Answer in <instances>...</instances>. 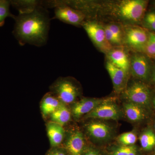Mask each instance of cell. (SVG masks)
I'll return each mask as SVG.
<instances>
[{
	"instance_id": "cell-28",
	"label": "cell",
	"mask_w": 155,
	"mask_h": 155,
	"mask_svg": "<svg viewBox=\"0 0 155 155\" xmlns=\"http://www.w3.org/2000/svg\"><path fill=\"white\" fill-rule=\"evenodd\" d=\"M84 155H102L97 150L92 148H89L84 152Z\"/></svg>"
},
{
	"instance_id": "cell-31",
	"label": "cell",
	"mask_w": 155,
	"mask_h": 155,
	"mask_svg": "<svg viewBox=\"0 0 155 155\" xmlns=\"http://www.w3.org/2000/svg\"><path fill=\"white\" fill-rule=\"evenodd\" d=\"M153 104L154 107L155 108V97H154L153 100Z\"/></svg>"
},
{
	"instance_id": "cell-7",
	"label": "cell",
	"mask_w": 155,
	"mask_h": 155,
	"mask_svg": "<svg viewBox=\"0 0 155 155\" xmlns=\"http://www.w3.org/2000/svg\"><path fill=\"white\" fill-rule=\"evenodd\" d=\"M148 39V33L138 26H129L125 28L124 40L130 48L138 51H144Z\"/></svg>"
},
{
	"instance_id": "cell-22",
	"label": "cell",
	"mask_w": 155,
	"mask_h": 155,
	"mask_svg": "<svg viewBox=\"0 0 155 155\" xmlns=\"http://www.w3.org/2000/svg\"><path fill=\"white\" fill-rule=\"evenodd\" d=\"M118 140L122 146L134 145L137 140V136L134 132H125L119 136Z\"/></svg>"
},
{
	"instance_id": "cell-18",
	"label": "cell",
	"mask_w": 155,
	"mask_h": 155,
	"mask_svg": "<svg viewBox=\"0 0 155 155\" xmlns=\"http://www.w3.org/2000/svg\"><path fill=\"white\" fill-rule=\"evenodd\" d=\"M61 101L58 97L48 94L44 98L41 104V110L45 116L51 115L56 110Z\"/></svg>"
},
{
	"instance_id": "cell-13",
	"label": "cell",
	"mask_w": 155,
	"mask_h": 155,
	"mask_svg": "<svg viewBox=\"0 0 155 155\" xmlns=\"http://www.w3.org/2000/svg\"><path fill=\"white\" fill-rule=\"evenodd\" d=\"M108 61L120 68L128 75L130 72V59L122 49H112L107 54Z\"/></svg>"
},
{
	"instance_id": "cell-16",
	"label": "cell",
	"mask_w": 155,
	"mask_h": 155,
	"mask_svg": "<svg viewBox=\"0 0 155 155\" xmlns=\"http://www.w3.org/2000/svg\"><path fill=\"white\" fill-rule=\"evenodd\" d=\"M47 130L51 145L57 147L61 144L64 136V130L63 126L52 122L48 123Z\"/></svg>"
},
{
	"instance_id": "cell-20",
	"label": "cell",
	"mask_w": 155,
	"mask_h": 155,
	"mask_svg": "<svg viewBox=\"0 0 155 155\" xmlns=\"http://www.w3.org/2000/svg\"><path fill=\"white\" fill-rule=\"evenodd\" d=\"M140 142L142 148L145 150L152 149L155 146V134L150 129L145 130L140 136Z\"/></svg>"
},
{
	"instance_id": "cell-9",
	"label": "cell",
	"mask_w": 155,
	"mask_h": 155,
	"mask_svg": "<svg viewBox=\"0 0 155 155\" xmlns=\"http://www.w3.org/2000/svg\"><path fill=\"white\" fill-rule=\"evenodd\" d=\"M130 72L139 80L145 81L150 79L151 69L148 58L141 54H134L130 59Z\"/></svg>"
},
{
	"instance_id": "cell-27",
	"label": "cell",
	"mask_w": 155,
	"mask_h": 155,
	"mask_svg": "<svg viewBox=\"0 0 155 155\" xmlns=\"http://www.w3.org/2000/svg\"><path fill=\"white\" fill-rule=\"evenodd\" d=\"M104 28L105 32L106 39L110 44L112 45H117L121 44V43L115 37L114 35L112 33L110 30L107 26Z\"/></svg>"
},
{
	"instance_id": "cell-26",
	"label": "cell",
	"mask_w": 155,
	"mask_h": 155,
	"mask_svg": "<svg viewBox=\"0 0 155 155\" xmlns=\"http://www.w3.org/2000/svg\"><path fill=\"white\" fill-rule=\"evenodd\" d=\"M107 27L110 30L115 37L120 43H122L123 40V35L121 28L118 25L115 24H110L107 25Z\"/></svg>"
},
{
	"instance_id": "cell-30",
	"label": "cell",
	"mask_w": 155,
	"mask_h": 155,
	"mask_svg": "<svg viewBox=\"0 0 155 155\" xmlns=\"http://www.w3.org/2000/svg\"><path fill=\"white\" fill-rule=\"evenodd\" d=\"M150 80L151 83H155V66L153 67V69H151Z\"/></svg>"
},
{
	"instance_id": "cell-32",
	"label": "cell",
	"mask_w": 155,
	"mask_h": 155,
	"mask_svg": "<svg viewBox=\"0 0 155 155\" xmlns=\"http://www.w3.org/2000/svg\"><path fill=\"white\" fill-rule=\"evenodd\" d=\"M154 129H155V124H154Z\"/></svg>"
},
{
	"instance_id": "cell-14",
	"label": "cell",
	"mask_w": 155,
	"mask_h": 155,
	"mask_svg": "<svg viewBox=\"0 0 155 155\" xmlns=\"http://www.w3.org/2000/svg\"><path fill=\"white\" fill-rule=\"evenodd\" d=\"M69 155H82L84 151V140L81 132L76 131L69 135L66 143Z\"/></svg>"
},
{
	"instance_id": "cell-24",
	"label": "cell",
	"mask_w": 155,
	"mask_h": 155,
	"mask_svg": "<svg viewBox=\"0 0 155 155\" xmlns=\"http://www.w3.org/2000/svg\"><path fill=\"white\" fill-rule=\"evenodd\" d=\"M144 51L147 55L155 58V33H148V39Z\"/></svg>"
},
{
	"instance_id": "cell-10",
	"label": "cell",
	"mask_w": 155,
	"mask_h": 155,
	"mask_svg": "<svg viewBox=\"0 0 155 155\" xmlns=\"http://www.w3.org/2000/svg\"><path fill=\"white\" fill-rule=\"evenodd\" d=\"M106 67L111 78L115 91L117 93L124 91L127 87L128 75L110 61H107Z\"/></svg>"
},
{
	"instance_id": "cell-25",
	"label": "cell",
	"mask_w": 155,
	"mask_h": 155,
	"mask_svg": "<svg viewBox=\"0 0 155 155\" xmlns=\"http://www.w3.org/2000/svg\"><path fill=\"white\" fill-rule=\"evenodd\" d=\"M143 25L145 28L155 31V12H149L144 16Z\"/></svg>"
},
{
	"instance_id": "cell-11",
	"label": "cell",
	"mask_w": 155,
	"mask_h": 155,
	"mask_svg": "<svg viewBox=\"0 0 155 155\" xmlns=\"http://www.w3.org/2000/svg\"><path fill=\"white\" fill-rule=\"evenodd\" d=\"M104 101V100L100 99L91 98L82 99L73 104L72 115L76 119H78L84 115L86 116Z\"/></svg>"
},
{
	"instance_id": "cell-6",
	"label": "cell",
	"mask_w": 155,
	"mask_h": 155,
	"mask_svg": "<svg viewBox=\"0 0 155 155\" xmlns=\"http://www.w3.org/2000/svg\"><path fill=\"white\" fill-rule=\"evenodd\" d=\"M57 97L65 104L74 102L79 94V89L72 80L68 78L58 79L52 87Z\"/></svg>"
},
{
	"instance_id": "cell-1",
	"label": "cell",
	"mask_w": 155,
	"mask_h": 155,
	"mask_svg": "<svg viewBox=\"0 0 155 155\" xmlns=\"http://www.w3.org/2000/svg\"><path fill=\"white\" fill-rule=\"evenodd\" d=\"M14 19L13 34L19 44L41 47L47 43L50 19L48 12L42 5L31 12L14 16Z\"/></svg>"
},
{
	"instance_id": "cell-17",
	"label": "cell",
	"mask_w": 155,
	"mask_h": 155,
	"mask_svg": "<svg viewBox=\"0 0 155 155\" xmlns=\"http://www.w3.org/2000/svg\"><path fill=\"white\" fill-rule=\"evenodd\" d=\"M50 116L52 122L63 126L70 120L71 113L66 104L61 102L58 108Z\"/></svg>"
},
{
	"instance_id": "cell-8",
	"label": "cell",
	"mask_w": 155,
	"mask_h": 155,
	"mask_svg": "<svg viewBox=\"0 0 155 155\" xmlns=\"http://www.w3.org/2000/svg\"><path fill=\"white\" fill-rule=\"evenodd\" d=\"M122 116L119 107L111 100H104L102 102L85 116L86 118L118 120Z\"/></svg>"
},
{
	"instance_id": "cell-15",
	"label": "cell",
	"mask_w": 155,
	"mask_h": 155,
	"mask_svg": "<svg viewBox=\"0 0 155 155\" xmlns=\"http://www.w3.org/2000/svg\"><path fill=\"white\" fill-rule=\"evenodd\" d=\"M123 106L126 117L131 122H140L147 116L145 107L143 106L127 101Z\"/></svg>"
},
{
	"instance_id": "cell-4",
	"label": "cell",
	"mask_w": 155,
	"mask_h": 155,
	"mask_svg": "<svg viewBox=\"0 0 155 155\" xmlns=\"http://www.w3.org/2000/svg\"><path fill=\"white\" fill-rule=\"evenodd\" d=\"M123 97L127 102L143 107H147L151 101V91L149 87L141 82H134L123 91Z\"/></svg>"
},
{
	"instance_id": "cell-21",
	"label": "cell",
	"mask_w": 155,
	"mask_h": 155,
	"mask_svg": "<svg viewBox=\"0 0 155 155\" xmlns=\"http://www.w3.org/2000/svg\"><path fill=\"white\" fill-rule=\"evenodd\" d=\"M11 5V1L0 0V27L4 25L7 17L14 18L15 15L11 14L10 11Z\"/></svg>"
},
{
	"instance_id": "cell-23",
	"label": "cell",
	"mask_w": 155,
	"mask_h": 155,
	"mask_svg": "<svg viewBox=\"0 0 155 155\" xmlns=\"http://www.w3.org/2000/svg\"><path fill=\"white\" fill-rule=\"evenodd\" d=\"M111 155H137V150L135 145L122 146L116 148Z\"/></svg>"
},
{
	"instance_id": "cell-12",
	"label": "cell",
	"mask_w": 155,
	"mask_h": 155,
	"mask_svg": "<svg viewBox=\"0 0 155 155\" xmlns=\"http://www.w3.org/2000/svg\"><path fill=\"white\" fill-rule=\"evenodd\" d=\"M87 130L91 136L99 140H107L112 136V128L104 122H92L87 125Z\"/></svg>"
},
{
	"instance_id": "cell-29",
	"label": "cell",
	"mask_w": 155,
	"mask_h": 155,
	"mask_svg": "<svg viewBox=\"0 0 155 155\" xmlns=\"http://www.w3.org/2000/svg\"><path fill=\"white\" fill-rule=\"evenodd\" d=\"M48 155H66L64 151L61 150L56 149L53 150Z\"/></svg>"
},
{
	"instance_id": "cell-3",
	"label": "cell",
	"mask_w": 155,
	"mask_h": 155,
	"mask_svg": "<svg viewBox=\"0 0 155 155\" xmlns=\"http://www.w3.org/2000/svg\"><path fill=\"white\" fill-rule=\"evenodd\" d=\"M45 3V5H42L43 7L50 6L54 8V18L64 23L79 26L82 25L85 21V14L77 9L73 8L63 1H51Z\"/></svg>"
},
{
	"instance_id": "cell-2",
	"label": "cell",
	"mask_w": 155,
	"mask_h": 155,
	"mask_svg": "<svg viewBox=\"0 0 155 155\" xmlns=\"http://www.w3.org/2000/svg\"><path fill=\"white\" fill-rule=\"evenodd\" d=\"M147 2L143 0H124L116 5L114 13L124 21L136 23L144 16Z\"/></svg>"
},
{
	"instance_id": "cell-19",
	"label": "cell",
	"mask_w": 155,
	"mask_h": 155,
	"mask_svg": "<svg viewBox=\"0 0 155 155\" xmlns=\"http://www.w3.org/2000/svg\"><path fill=\"white\" fill-rule=\"evenodd\" d=\"M11 5L19 11V14L28 13L41 5V2L35 1H11Z\"/></svg>"
},
{
	"instance_id": "cell-5",
	"label": "cell",
	"mask_w": 155,
	"mask_h": 155,
	"mask_svg": "<svg viewBox=\"0 0 155 155\" xmlns=\"http://www.w3.org/2000/svg\"><path fill=\"white\" fill-rule=\"evenodd\" d=\"M81 26L100 51L107 54L112 49V45L106 39L104 28L100 24L94 21H85Z\"/></svg>"
}]
</instances>
